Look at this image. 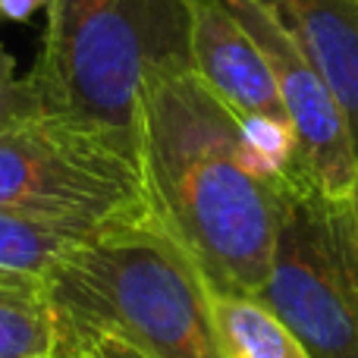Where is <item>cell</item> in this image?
<instances>
[{"mask_svg":"<svg viewBox=\"0 0 358 358\" xmlns=\"http://www.w3.org/2000/svg\"><path fill=\"white\" fill-rule=\"evenodd\" d=\"M69 327L142 358H223L210 286L164 223L79 245L48 280Z\"/></svg>","mask_w":358,"mask_h":358,"instance_id":"obj_3","label":"cell"},{"mask_svg":"<svg viewBox=\"0 0 358 358\" xmlns=\"http://www.w3.org/2000/svg\"><path fill=\"white\" fill-rule=\"evenodd\" d=\"M69 336L48 280L0 273V358H66Z\"/></svg>","mask_w":358,"mask_h":358,"instance_id":"obj_9","label":"cell"},{"mask_svg":"<svg viewBox=\"0 0 358 358\" xmlns=\"http://www.w3.org/2000/svg\"><path fill=\"white\" fill-rule=\"evenodd\" d=\"M192 69L185 0H57L19 107L104 126L142 142L151 76Z\"/></svg>","mask_w":358,"mask_h":358,"instance_id":"obj_2","label":"cell"},{"mask_svg":"<svg viewBox=\"0 0 358 358\" xmlns=\"http://www.w3.org/2000/svg\"><path fill=\"white\" fill-rule=\"evenodd\" d=\"M0 210L98 236L164 223L142 145L85 120L25 107L0 120Z\"/></svg>","mask_w":358,"mask_h":358,"instance_id":"obj_4","label":"cell"},{"mask_svg":"<svg viewBox=\"0 0 358 358\" xmlns=\"http://www.w3.org/2000/svg\"><path fill=\"white\" fill-rule=\"evenodd\" d=\"M192 73L233 117L289 120L255 38L220 0H185Z\"/></svg>","mask_w":358,"mask_h":358,"instance_id":"obj_7","label":"cell"},{"mask_svg":"<svg viewBox=\"0 0 358 358\" xmlns=\"http://www.w3.org/2000/svg\"><path fill=\"white\" fill-rule=\"evenodd\" d=\"M88 239H98V233L16 210H0V273L50 280L57 267Z\"/></svg>","mask_w":358,"mask_h":358,"instance_id":"obj_11","label":"cell"},{"mask_svg":"<svg viewBox=\"0 0 358 358\" xmlns=\"http://www.w3.org/2000/svg\"><path fill=\"white\" fill-rule=\"evenodd\" d=\"M19 107V76H16V60L6 54L0 44V120Z\"/></svg>","mask_w":358,"mask_h":358,"instance_id":"obj_12","label":"cell"},{"mask_svg":"<svg viewBox=\"0 0 358 358\" xmlns=\"http://www.w3.org/2000/svg\"><path fill=\"white\" fill-rule=\"evenodd\" d=\"M220 3L239 19V25L264 54L286 117L302 145L311 179L330 195H352L358 170L352 126L321 69L302 54V48L280 29L277 19L258 0H220Z\"/></svg>","mask_w":358,"mask_h":358,"instance_id":"obj_6","label":"cell"},{"mask_svg":"<svg viewBox=\"0 0 358 358\" xmlns=\"http://www.w3.org/2000/svg\"><path fill=\"white\" fill-rule=\"evenodd\" d=\"M210 315L223 358H311L296 334L255 296L210 289Z\"/></svg>","mask_w":358,"mask_h":358,"instance_id":"obj_10","label":"cell"},{"mask_svg":"<svg viewBox=\"0 0 358 358\" xmlns=\"http://www.w3.org/2000/svg\"><path fill=\"white\" fill-rule=\"evenodd\" d=\"M352 204H355V214H358V170H355V185H352Z\"/></svg>","mask_w":358,"mask_h":358,"instance_id":"obj_15","label":"cell"},{"mask_svg":"<svg viewBox=\"0 0 358 358\" xmlns=\"http://www.w3.org/2000/svg\"><path fill=\"white\" fill-rule=\"evenodd\" d=\"M88 340H92V349L98 358H142L138 352H132L129 346H123L120 340H110V336H88Z\"/></svg>","mask_w":358,"mask_h":358,"instance_id":"obj_14","label":"cell"},{"mask_svg":"<svg viewBox=\"0 0 358 358\" xmlns=\"http://www.w3.org/2000/svg\"><path fill=\"white\" fill-rule=\"evenodd\" d=\"M321 69L340 98L358 151V0H258Z\"/></svg>","mask_w":358,"mask_h":358,"instance_id":"obj_8","label":"cell"},{"mask_svg":"<svg viewBox=\"0 0 358 358\" xmlns=\"http://www.w3.org/2000/svg\"><path fill=\"white\" fill-rule=\"evenodd\" d=\"M261 305L311 358H358V214L317 182L280 189L277 245Z\"/></svg>","mask_w":358,"mask_h":358,"instance_id":"obj_5","label":"cell"},{"mask_svg":"<svg viewBox=\"0 0 358 358\" xmlns=\"http://www.w3.org/2000/svg\"><path fill=\"white\" fill-rule=\"evenodd\" d=\"M57 0H0V22H29L38 10L48 13Z\"/></svg>","mask_w":358,"mask_h":358,"instance_id":"obj_13","label":"cell"},{"mask_svg":"<svg viewBox=\"0 0 358 358\" xmlns=\"http://www.w3.org/2000/svg\"><path fill=\"white\" fill-rule=\"evenodd\" d=\"M142 142L157 214L210 289L258 296L277 245L280 192L242 161L236 117L192 69L148 79Z\"/></svg>","mask_w":358,"mask_h":358,"instance_id":"obj_1","label":"cell"}]
</instances>
